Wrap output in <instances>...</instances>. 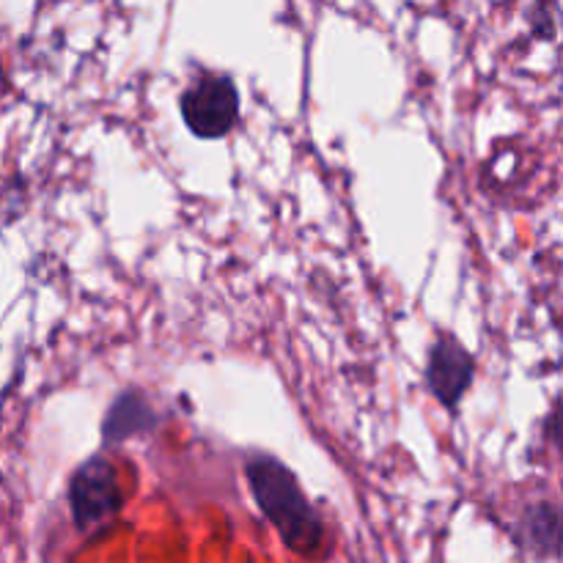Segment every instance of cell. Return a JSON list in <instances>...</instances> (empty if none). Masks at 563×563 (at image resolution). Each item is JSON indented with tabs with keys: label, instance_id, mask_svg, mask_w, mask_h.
<instances>
[{
	"label": "cell",
	"instance_id": "cell-4",
	"mask_svg": "<svg viewBox=\"0 0 563 563\" xmlns=\"http://www.w3.org/2000/svg\"><path fill=\"white\" fill-rule=\"evenodd\" d=\"M476 379V357L451 333H438L429 346L427 385L434 399L454 410Z\"/></svg>",
	"mask_w": 563,
	"mask_h": 563
},
{
	"label": "cell",
	"instance_id": "cell-2",
	"mask_svg": "<svg viewBox=\"0 0 563 563\" xmlns=\"http://www.w3.org/2000/svg\"><path fill=\"white\" fill-rule=\"evenodd\" d=\"M179 110L192 135L201 141H218L240 121V91L229 75L203 71L185 88Z\"/></svg>",
	"mask_w": 563,
	"mask_h": 563
},
{
	"label": "cell",
	"instance_id": "cell-6",
	"mask_svg": "<svg viewBox=\"0 0 563 563\" xmlns=\"http://www.w3.org/2000/svg\"><path fill=\"white\" fill-rule=\"evenodd\" d=\"M154 423H157V412L148 405L146 396L137 390H126L110 405L108 416H104V443H121L132 434H146Z\"/></svg>",
	"mask_w": 563,
	"mask_h": 563
},
{
	"label": "cell",
	"instance_id": "cell-5",
	"mask_svg": "<svg viewBox=\"0 0 563 563\" xmlns=\"http://www.w3.org/2000/svg\"><path fill=\"white\" fill-rule=\"evenodd\" d=\"M517 539L539 559H563V506L553 500L526 506L517 522Z\"/></svg>",
	"mask_w": 563,
	"mask_h": 563
},
{
	"label": "cell",
	"instance_id": "cell-1",
	"mask_svg": "<svg viewBox=\"0 0 563 563\" xmlns=\"http://www.w3.org/2000/svg\"><path fill=\"white\" fill-rule=\"evenodd\" d=\"M245 476L262 515L278 528L286 548L297 555H313L324 542L322 515L297 484L295 473L269 454H253L245 462Z\"/></svg>",
	"mask_w": 563,
	"mask_h": 563
},
{
	"label": "cell",
	"instance_id": "cell-7",
	"mask_svg": "<svg viewBox=\"0 0 563 563\" xmlns=\"http://www.w3.org/2000/svg\"><path fill=\"white\" fill-rule=\"evenodd\" d=\"M544 434H548L550 443H553L555 449H559V454L563 456V399L553 407V412H550L548 421H544Z\"/></svg>",
	"mask_w": 563,
	"mask_h": 563
},
{
	"label": "cell",
	"instance_id": "cell-3",
	"mask_svg": "<svg viewBox=\"0 0 563 563\" xmlns=\"http://www.w3.org/2000/svg\"><path fill=\"white\" fill-rule=\"evenodd\" d=\"M69 511L80 531L102 526L124 506V489L119 484V473L104 456H91L82 462L69 478Z\"/></svg>",
	"mask_w": 563,
	"mask_h": 563
}]
</instances>
